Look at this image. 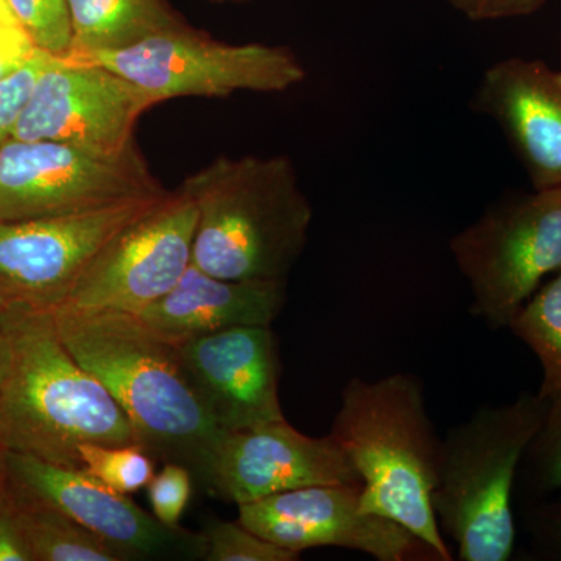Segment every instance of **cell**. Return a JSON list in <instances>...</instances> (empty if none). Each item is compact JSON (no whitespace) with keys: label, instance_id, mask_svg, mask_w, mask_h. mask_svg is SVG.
Returning a JSON list of instances; mask_svg holds the SVG:
<instances>
[{"label":"cell","instance_id":"6da1fadb","mask_svg":"<svg viewBox=\"0 0 561 561\" xmlns=\"http://www.w3.org/2000/svg\"><path fill=\"white\" fill-rule=\"evenodd\" d=\"M50 312L66 348L110 391L139 445L154 460L183 465L209 491L224 432L192 383L175 343L135 313Z\"/></svg>","mask_w":561,"mask_h":561},{"label":"cell","instance_id":"7a4b0ae2","mask_svg":"<svg viewBox=\"0 0 561 561\" xmlns=\"http://www.w3.org/2000/svg\"><path fill=\"white\" fill-rule=\"evenodd\" d=\"M0 442L9 453L81 468L79 448L138 443L105 386L73 359L50 311H0Z\"/></svg>","mask_w":561,"mask_h":561},{"label":"cell","instance_id":"3957f363","mask_svg":"<svg viewBox=\"0 0 561 561\" xmlns=\"http://www.w3.org/2000/svg\"><path fill=\"white\" fill-rule=\"evenodd\" d=\"M180 187L197 208L192 264L224 279L287 280L313 217L287 154L219 157Z\"/></svg>","mask_w":561,"mask_h":561},{"label":"cell","instance_id":"277c9868","mask_svg":"<svg viewBox=\"0 0 561 561\" xmlns=\"http://www.w3.org/2000/svg\"><path fill=\"white\" fill-rule=\"evenodd\" d=\"M330 437L359 474L362 507L400 523L442 561L453 560L432 511L442 437L420 379L408 373L350 379Z\"/></svg>","mask_w":561,"mask_h":561},{"label":"cell","instance_id":"5b68a950","mask_svg":"<svg viewBox=\"0 0 561 561\" xmlns=\"http://www.w3.org/2000/svg\"><path fill=\"white\" fill-rule=\"evenodd\" d=\"M548 398L523 391L482 405L442 438L431 502L442 534L461 561H507L516 541L513 493L527 446L540 430Z\"/></svg>","mask_w":561,"mask_h":561},{"label":"cell","instance_id":"8992f818","mask_svg":"<svg viewBox=\"0 0 561 561\" xmlns=\"http://www.w3.org/2000/svg\"><path fill=\"white\" fill-rule=\"evenodd\" d=\"M471 291L472 316L508 328L538 287L561 268V186L490 206L449 242Z\"/></svg>","mask_w":561,"mask_h":561},{"label":"cell","instance_id":"52a82bcc","mask_svg":"<svg viewBox=\"0 0 561 561\" xmlns=\"http://www.w3.org/2000/svg\"><path fill=\"white\" fill-rule=\"evenodd\" d=\"M90 60L119 73L162 103L176 98H228L236 92H284L306 79L297 55L283 46L227 44L197 28H180Z\"/></svg>","mask_w":561,"mask_h":561},{"label":"cell","instance_id":"ba28073f","mask_svg":"<svg viewBox=\"0 0 561 561\" xmlns=\"http://www.w3.org/2000/svg\"><path fill=\"white\" fill-rule=\"evenodd\" d=\"M138 147L102 154L54 140L0 146V220L72 216L165 194Z\"/></svg>","mask_w":561,"mask_h":561},{"label":"cell","instance_id":"9c48e42d","mask_svg":"<svg viewBox=\"0 0 561 561\" xmlns=\"http://www.w3.org/2000/svg\"><path fill=\"white\" fill-rule=\"evenodd\" d=\"M164 195L72 216L0 220V311L60 308L94 257Z\"/></svg>","mask_w":561,"mask_h":561},{"label":"cell","instance_id":"30bf717a","mask_svg":"<svg viewBox=\"0 0 561 561\" xmlns=\"http://www.w3.org/2000/svg\"><path fill=\"white\" fill-rule=\"evenodd\" d=\"M195 227L194 201L181 187L168 192L94 257L60 308L135 316L144 311L190 267Z\"/></svg>","mask_w":561,"mask_h":561},{"label":"cell","instance_id":"8fae6325","mask_svg":"<svg viewBox=\"0 0 561 561\" xmlns=\"http://www.w3.org/2000/svg\"><path fill=\"white\" fill-rule=\"evenodd\" d=\"M7 491L69 516L114 549L124 561L205 560L203 534L169 527L153 513L136 505L92 478L83 468L62 467L28 456L7 454Z\"/></svg>","mask_w":561,"mask_h":561},{"label":"cell","instance_id":"7c38bea8","mask_svg":"<svg viewBox=\"0 0 561 561\" xmlns=\"http://www.w3.org/2000/svg\"><path fill=\"white\" fill-rule=\"evenodd\" d=\"M157 102L90 60L55 58L41 73L11 138L54 140L102 154L136 149V125Z\"/></svg>","mask_w":561,"mask_h":561},{"label":"cell","instance_id":"4fadbf2b","mask_svg":"<svg viewBox=\"0 0 561 561\" xmlns=\"http://www.w3.org/2000/svg\"><path fill=\"white\" fill-rule=\"evenodd\" d=\"M360 490L354 483H324L284 491L239 505L238 522L298 556L313 548H342L378 561H442L400 523L365 511Z\"/></svg>","mask_w":561,"mask_h":561},{"label":"cell","instance_id":"5bb4252c","mask_svg":"<svg viewBox=\"0 0 561 561\" xmlns=\"http://www.w3.org/2000/svg\"><path fill=\"white\" fill-rule=\"evenodd\" d=\"M324 483L362 485L359 474L330 435L308 437L283 419L224 432L214 453L209 493L239 507Z\"/></svg>","mask_w":561,"mask_h":561},{"label":"cell","instance_id":"9a60e30c","mask_svg":"<svg viewBox=\"0 0 561 561\" xmlns=\"http://www.w3.org/2000/svg\"><path fill=\"white\" fill-rule=\"evenodd\" d=\"M221 432L286 419L279 402L278 339L272 327H236L173 342Z\"/></svg>","mask_w":561,"mask_h":561},{"label":"cell","instance_id":"2e32d148","mask_svg":"<svg viewBox=\"0 0 561 561\" xmlns=\"http://www.w3.org/2000/svg\"><path fill=\"white\" fill-rule=\"evenodd\" d=\"M471 103L504 133L534 190L561 186V70L518 57L494 62Z\"/></svg>","mask_w":561,"mask_h":561},{"label":"cell","instance_id":"e0dca14e","mask_svg":"<svg viewBox=\"0 0 561 561\" xmlns=\"http://www.w3.org/2000/svg\"><path fill=\"white\" fill-rule=\"evenodd\" d=\"M286 280H236L192 264L164 297L136 313L171 342L236 327H272L286 305Z\"/></svg>","mask_w":561,"mask_h":561},{"label":"cell","instance_id":"ac0fdd59","mask_svg":"<svg viewBox=\"0 0 561 561\" xmlns=\"http://www.w3.org/2000/svg\"><path fill=\"white\" fill-rule=\"evenodd\" d=\"M72 24L68 58H90L180 28L187 22L168 0H66Z\"/></svg>","mask_w":561,"mask_h":561},{"label":"cell","instance_id":"d6986e66","mask_svg":"<svg viewBox=\"0 0 561 561\" xmlns=\"http://www.w3.org/2000/svg\"><path fill=\"white\" fill-rule=\"evenodd\" d=\"M22 541L32 561H124L69 516L7 491Z\"/></svg>","mask_w":561,"mask_h":561},{"label":"cell","instance_id":"ffe728a7","mask_svg":"<svg viewBox=\"0 0 561 561\" xmlns=\"http://www.w3.org/2000/svg\"><path fill=\"white\" fill-rule=\"evenodd\" d=\"M508 330L540 360L542 381L538 393L549 398L561 390V268L524 302Z\"/></svg>","mask_w":561,"mask_h":561},{"label":"cell","instance_id":"44dd1931","mask_svg":"<svg viewBox=\"0 0 561 561\" xmlns=\"http://www.w3.org/2000/svg\"><path fill=\"white\" fill-rule=\"evenodd\" d=\"M518 481L531 496L561 493V390L548 398L540 430L519 465Z\"/></svg>","mask_w":561,"mask_h":561},{"label":"cell","instance_id":"7402d4cb","mask_svg":"<svg viewBox=\"0 0 561 561\" xmlns=\"http://www.w3.org/2000/svg\"><path fill=\"white\" fill-rule=\"evenodd\" d=\"M81 468L111 490L136 493L149 486L154 476V459L139 443L131 445H95L79 448Z\"/></svg>","mask_w":561,"mask_h":561},{"label":"cell","instance_id":"603a6c76","mask_svg":"<svg viewBox=\"0 0 561 561\" xmlns=\"http://www.w3.org/2000/svg\"><path fill=\"white\" fill-rule=\"evenodd\" d=\"M205 561H297L300 556L265 540L241 523L209 519L202 531Z\"/></svg>","mask_w":561,"mask_h":561},{"label":"cell","instance_id":"cb8c5ba5","mask_svg":"<svg viewBox=\"0 0 561 561\" xmlns=\"http://www.w3.org/2000/svg\"><path fill=\"white\" fill-rule=\"evenodd\" d=\"M14 16L38 49L68 58L72 50V24L66 0H9Z\"/></svg>","mask_w":561,"mask_h":561},{"label":"cell","instance_id":"d4e9b609","mask_svg":"<svg viewBox=\"0 0 561 561\" xmlns=\"http://www.w3.org/2000/svg\"><path fill=\"white\" fill-rule=\"evenodd\" d=\"M55 58L39 49L21 69L0 80V146L13 135L22 111L31 101L36 81Z\"/></svg>","mask_w":561,"mask_h":561},{"label":"cell","instance_id":"484cf974","mask_svg":"<svg viewBox=\"0 0 561 561\" xmlns=\"http://www.w3.org/2000/svg\"><path fill=\"white\" fill-rule=\"evenodd\" d=\"M194 476L179 463H164L149 483L151 513L169 527L180 526L181 516L186 512L192 496Z\"/></svg>","mask_w":561,"mask_h":561},{"label":"cell","instance_id":"4316f807","mask_svg":"<svg viewBox=\"0 0 561 561\" xmlns=\"http://www.w3.org/2000/svg\"><path fill=\"white\" fill-rule=\"evenodd\" d=\"M461 16L474 22L513 20L537 13L548 0H446Z\"/></svg>","mask_w":561,"mask_h":561},{"label":"cell","instance_id":"83f0119b","mask_svg":"<svg viewBox=\"0 0 561 561\" xmlns=\"http://www.w3.org/2000/svg\"><path fill=\"white\" fill-rule=\"evenodd\" d=\"M38 50L20 21L0 22V80L21 69Z\"/></svg>","mask_w":561,"mask_h":561},{"label":"cell","instance_id":"f1b7e54d","mask_svg":"<svg viewBox=\"0 0 561 561\" xmlns=\"http://www.w3.org/2000/svg\"><path fill=\"white\" fill-rule=\"evenodd\" d=\"M531 534L546 552L561 559V496L541 505L530 518Z\"/></svg>","mask_w":561,"mask_h":561},{"label":"cell","instance_id":"f546056e","mask_svg":"<svg viewBox=\"0 0 561 561\" xmlns=\"http://www.w3.org/2000/svg\"><path fill=\"white\" fill-rule=\"evenodd\" d=\"M0 561H32L7 496L0 502Z\"/></svg>","mask_w":561,"mask_h":561},{"label":"cell","instance_id":"4dcf8cb0","mask_svg":"<svg viewBox=\"0 0 561 561\" xmlns=\"http://www.w3.org/2000/svg\"><path fill=\"white\" fill-rule=\"evenodd\" d=\"M3 356H5V341H3L2 331H0V370H2ZM7 451L0 442V502L7 496Z\"/></svg>","mask_w":561,"mask_h":561},{"label":"cell","instance_id":"1f68e13d","mask_svg":"<svg viewBox=\"0 0 561 561\" xmlns=\"http://www.w3.org/2000/svg\"><path fill=\"white\" fill-rule=\"evenodd\" d=\"M2 21H18L9 0H0V22Z\"/></svg>","mask_w":561,"mask_h":561},{"label":"cell","instance_id":"d6a6232c","mask_svg":"<svg viewBox=\"0 0 561 561\" xmlns=\"http://www.w3.org/2000/svg\"><path fill=\"white\" fill-rule=\"evenodd\" d=\"M219 2H228V0H219ZM231 2H241V0H231Z\"/></svg>","mask_w":561,"mask_h":561}]
</instances>
